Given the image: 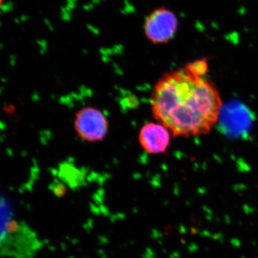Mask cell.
Masks as SVG:
<instances>
[{
    "label": "cell",
    "mask_w": 258,
    "mask_h": 258,
    "mask_svg": "<svg viewBox=\"0 0 258 258\" xmlns=\"http://www.w3.org/2000/svg\"><path fill=\"white\" fill-rule=\"evenodd\" d=\"M208 71V59L194 61L164 75L154 86V118L176 137L203 135L218 121L221 98L213 83L205 77Z\"/></svg>",
    "instance_id": "1"
},
{
    "label": "cell",
    "mask_w": 258,
    "mask_h": 258,
    "mask_svg": "<svg viewBox=\"0 0 258 258\" xmlns=\"http://www.w3.org/2000/svg\"><path fill=\"white\" fill-rule=\"evenodd\" d=\"M41 247L36 232L18 218L11 205L0 197V256L34 258Z\"/></svg>",
    "instance_id": "2"
},
{
    "label": "cell",
    "mask_w": 258,
    "mask_h": 258,
    "mask_svg": "<svg viewBox=\"0 0 258 258\" xmlns=\"http://www.w3.org/2000/svg\"><path fill=\"white\" fill-rule=\"evenodd\" d=\"M178 25L176 15L171 10L162 7L154 10L146 19L144 32L153 43H167L175 36Z\"/></svg>",
    "instance_id": "3"
},
{
    "label": "cell",
    "mask_w": 258,
    "mask_h": 258,
    "mask_svg": "<svg viewBox=\"0 0 258 258\" xmlns=\"http://www.w3.org/2000/svg\"><path fill=\"white\" fill-rule=\"evenodd\" d=\"M74 126L80 138L88 142L103 140L108 132L106 115L101 110L93 107H86L77 112Z\"/></svg>",
    "instance_id": "4"
},
{
    "label": "cell",
    "mask_w": 258,
    "mask_h": 258,
    "mask_svg": "<svg viewBox=\"0 0 258 258\" xmlns=\"http://www.w3.org/2000/svg\"><path fill=\"white\" fill-rule=\"evenodd\" d=\"M139 142L149 154H162L170 144L169 130L160 123H147L139 132Z\"/></svg>",
    "instance_id": "5"
},
{
    "label": "cell",
    "mask_w": 258,
    "mask_h": 258,
    "mask_svg": "<svg viewBox=\"0 0 258 258\" xmlns=\"http://www.w3.org/2000/svg\"><path fill=\"white\" fill-rule=\"evenodd\" d=\"M222 128L232 135H240L248 129L251 123L250 115L247 108L241 105H229L225 111L220 112Z\"/></svg>",
    "instance_id": "6"
},
{
    "label": "cell",
    "mask_w": 258,
    "mask_h": 258,
    "mask_svg": "<svg viewBox=\"0 0 258 258\" xmlns=\"http://www.w3.org/2000/svg\"><path fill=\"white\" fill-rule=\"evenodd\" d=\"M5 0H0V8H1L2 5L4 3Z\"/></svg>",
    "instance_id": "7"
}]
</instances>
